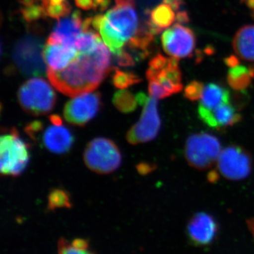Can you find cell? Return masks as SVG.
Instances as JSON below:
<instances>
[{
  "mask_svg": "<svg viewBox=\"0 0 254 254\" xmlns=\"http://www.w3.org/2000/svg\"><path fill=\"white\" fill-rule=\"evenodd\" d=\"M110 64V52L102 42L91 53L78 51L76 58L64 69L47 68V76L60 93L75 97L95 91L111 71Z\"/></svg>",
  "mask_w": 254,
  "mask_h": 254,
  "instance_id": "cell-1",
  "label": "cell"
},
{
  "mask_svg": "<svg viewBox=\"0 0 254 254\" xmlns=\"http://www.w3.org/2000/svg\"><path fill=\"white\" fill-rule=\"evenodd\" d=\"M138 24L135 6H115L105 15L100 33L105 44L116 55L123 49L125 43L136 35L139 29Z\"/></svg>",
  "mask_w": 254,
  "mask_h": 254,
  "instance_id": "cell-2",
  "label": "cell"
},
{
  "mask_svg": "<svg viewBox=\"0 0 254 254\" xmlns=\"http://www.w3.org/2000/svg\"><path fill=\"white\" fill-rule=\"evenodd\" d=\"M56 93L46 80L31 78L23 83L18 91L22 109L33 116L50 113L56 103Z\"/></svg>",
  "mask_w": 254,
  "mask_h": 254,
  "instance_id": "cell-3",
  "label": "cell"
},
{
  "mask_svg": "<svg viewBox=\"0 0 254 254\" xmlns=\"http://www.w3.org/2000/svg\"><path fill=\"white\" fill-rule=\"evenodd\" d=\"M29 145L20 138L17 130L11 128L0 138V170L5 176L17 177L29 161Z\"/></svg>",
  "mask_w": 254,
  "mask_h": 254,
  "instance_id": "cell-4",
  "label": "cell"
},
{
  "mask_svg": "<svg viewBox=\"0 0 254 254\" xmlns=\"http://www.w3.org/2000/svg\"><path fill=\"white\" fill-rule=\"evenodd\" d=\"M85 164L90 170L100 175L115 171L120 166L122 155L117 145L106 138H97L87 145Z\"/></svg>",
  "mask_w": 254,
  "mask_h": 254,
  "instance_id": "cell-5",
  "label": "cell"
},
{
  "mask_svg": "<svg viewBox=\"0 0 254 254\" xmlns=\"http://www.w3.org/2000/svg\"><path fill=\"white\" fill-rule=\"evenodd\" d=\"M220 153V141L210 133H195L187 139L185 156L193 168L200 170L211 168L215 162H218Z\"/></svg>",
  "mask_w": 254,
  "mask_h": 254,
  "instance_id": "cell-6",
  "label": "cell"
},
{
  "mask_svg": "<svg viewBox=\"0 0 254 254\" xmlns=\"http://www.w3.org/2000/svg\"><path fill=\"white\" fill-rule=\"evenodd\" d=\"M43 52V44L39 38L26 36L16 43L13 57L18 67L25 74L44 76L47 69Z\"/></svg>",
  "mask_w": 254,
  "mask_h": 254,
  "instance_id": "cell-7",
  "label": "cell"
},
{
  "mask_svg": "<svg viewBox=\"0 0 254 254\" xmlns=\"http://www.w3.org/2000/svg\"><path fill=\"white\" fill-rule=\"evenodd\" d=\"M141 118L127 133V140L132 145L153 141L158 136L161 120L158 110V99L148 98L143 105Z\"/></svg>",
  "mask_w": 254,
  "mask_h": 254,
  "instance_id": "cell-8",
  "label": "cell"
},
{
  "mask_svg": "<svg viewBox=\"0 0 254 254\" xmlns=\"http://www.w3.org/2000/svg\"><path fill=\"white\" fill-rule=\"evenodd\" d=\"M219 171L230 180H242L250 175L252 160L250 153L238 145L222 150L218 160Z\"/></svg>",
  "mask_w": 254,
  "mask_h": 254,
  "instance_id": "cell-9",
  "label": "cell"
},
{
  "mask_svg": "<svg viewBox=\"0 0 254 254\" xmlns=\"http://www.w3.org/2000/svg\"><path fill=\"white\" fill-rule=\"evenodd\" d=\"M101 105V95L99 92L77 95L65 105L64 117L71 125L84 126L96 116Z\"/></svg>",
  "mask_w": 254,
  "mask_h": 254,
  "instance_id": "cell-10",
  "label": "cell"
},
{
  "mask_svg": "<svg viewBox=\"0 0 254 254\" xmlns=\"http://www.w3.org/2000/svg\"><path fill=\"white\" fill-rule=\"evenodd\" d=\"M161 41L167 54L180 59L190 57L195 46L194 33L180 23H176L164 32Z\"/></svg>",
  "mask_w": 254,
  "mask_h": 254,
  "instance_id": "cell-11",
  "label": "cell"
},
{
  "mask_svg": "<svg viewBox=\"0 0 254 254\" xmlns=\"http://www.w3.org/2000/svg\"><path fill=\"white\" fill-rule=\"evenodd\" d=\"M187 235L196 247L213 243L218 232V224L213 216L205 212L195 213L187 225Z\"/></svg>",
  "mask_w": 254,
  "mask_h": 254,
  "instance_id": "cell-12",
  "label": "cell"
},
{
  "mask_svg": "<svg viewBox=\"0 0 254 254\" xmlns=\"http://www.w3.org/2000/svg\"><path fill=\"white\" fill-rule=\"evenodd\" d=\"M198 113L200 120L205 125L217 129L233 126L242 120L241 115L236 113V109L230 103L220 105L213 110H207L199 106Z\"/></svg>",
  "mask_w": 254,
  "mask_h": 254,
  "instance_id": "cell-13",
  "label": "cell"
},
{
  "mask_svg": "<svg viewBox=\"0 0 254 254\" xmlns=\"http://www.w3.org/2000/svg\"><path fill=\"white\" fill-rule=\"evenodd\" d=\"M77 54L78 50L74 47L49 43H47L43 52V58L48 65V68L55 71L66 68Z\"/></svg>",
  "mask_w": 254,
  "mask_h": 254,
  "instance_id": "cell-14",
  "label": "cell"
},
{
  "mask_svg": "<svg viewBox=\"0 0 254 254\" xmlns=\"http://www.w3.org/2000/svg\"><path fill=\"white\" fill-rule=\"evenodd\" d=\"M73 138L66 127L63 125L48 127L43 136V143L50 151L53 153H66L73 144Z\"/></svg>",
  "mask_w": 254,
  "mask_h": 254,
  "instance_id": "cell-15",
  "label": "cell"
},
{
  "mask_svg": "<svg viewBox=\"0 0 254 254\" xmlns=\"http://www.w3.org/2000/svg\"><path fill=\"white\" fill-rule=\"evenodd\" d=\"M235 53L246 61L254 62V26L247 25L241 28L233 40Z\"/></svg>",
  "mask_w": 254,
  "mask_h": 254,
  "instance_id": "cell-16",
  "label": "cell"
},
{
  "mask_svg": "<svg viewBox=\"0 0 254 254\" xmlns=\"http://www.w3.org/2000/svg\"><path fill=\"white\" fill-rule=\"evenodd\" d=\"M230 92L216 83H208L203 90L199 106L213 110L220 105L230 103Z\"/></svg>",
  "mask_w": 254,
  "mask_h": 254,
  "instance_id": "cell-17",
  "label": "cell"
},
{
  "mask_svg": "<svg viewBox=\"0 0 254 254\" xmlns=\"http://www.w3.org/2000/svg\"><path fill=\"white\" fill-rule=\"evenodd\" d=\"M253 76L251 74L250 68L242 65L230 68L227 74V83L232 89L237 91H245L251 83Z\"/></svg>",
  "mask_w": 254,
  "mask_h": 254,
  "instance_id": "cell-18",
  "label": "cell"
},
{
  "mask_svg": "<svg viewBox=\"0 0 254 254\" xmlns=\"http://www.w3.org/2000/svg\"><path fill=\"white\" fill-rule=\"evenodd\" d=\"M174 10L168 4H160L155 6L150 13V19L161 29L170 28L176 21Z\"/></svg>",
  "mask_w": 254,
  "mask_h": 254,
  "instance_id": "cell-19",
  "label": "cell"
},
{
  "mask_svg": "<svg viewBox=\"0 0 254 254\" xmlns=\"http://www.w3.org/2000/svg\"><path fill=\"white\" fill-rule=\"evenodd\" d=\"M102 43L100 35L95 31L81 32L76 36L74 47L78 51L89 53L96 49L97 47Z\"/></svg>",
  "mask_w": 254,
  "mask_h": 254,
  "instance_id": "cell-20",
  "label": "cell"
},
{
  "mask_svg": "<svg viewBox=\"0 0 254 254\" xmlns=\"http://www.w3.org/2000/svg\"><path fill=\"white\" fill-rule=\"evenodd\" d=\"M113 105L123 113H130L136 109L137 102L135 95L127 90L122 89L114 95Z\"/></svg>",
  "mask_w": 254,
  "mask_h": 254,
  "instance_id": "cell-21",
  "label": "cell"
},
{
  "mask_svg": "<svg viewBox=\"0 0 254 254\" xmlns=\"http://www.w3.org/2000/svg\"><path fill=\"white\" fill-rule=\"evenodd\" d=\"M112 81L114 86L120 89H125L142 81L139 76L131 72H125L119 68H112Z\"/></svg>",
  "mask_w": 254,
  "mask_h": 254,
  "instance_id": "cell-22",
  "label": "cell"
},
{
  "mask_svg": "<svg viewBox=\"0 0 254 254\" xmlns=\"http://www.w3.org/2000/svg\"><path fill=\"white\" fill-rule=\"evenodd\" d=\"M69 195L67 192L62 190H54L48 195V209L54 210L57 208H71Z\"/></svg>",
  "mask_w": 254,
  "mask_h": 254,
  "instance_id": "cell-23",
  "label": "cell"
},
{
  "mask_svg": "<svg viewBox=\"0 0 254 254\" xmlns=\"http://www.w3.org/2000/svg\"><path fill=\"white\" fill-rule=\"evenodd\" d=\"M42 5L46 9L47 16L59 19L61 17H66L71 13V6L67 1H64L60 4H50L48 0H43Z\"/></svg>",
  "mask_w": 254,
  "mask_h": 254,
  "instance_id": "cell-24",
  "label": "cell"
},
{
  "mask_svg": "<svg viewBox=\"0 0 254 254\" xmlns=\"http://www.w3.org/2000/svg\"><path fill=\"white\" fill-rule=\"evenodd\" d=\"M23 18L28 23H33L47 16L46 9L43 5L33 4L23 6L20 9Z\"/></svg>",
  "mask_w": 254,
  "mask_h": 254,
  "instance_id": "cell-25",
  "label": "cell"
},
{
  "mask_svg": "<svg viewBox=\"0 0 254 254\" xmlns=\"http://www.w3.org/2000/svg\"><path fill=\"white\" fill-rule=\"evenodd\" d=\"M204 86L203 83L198 81L190 82L185 89V97L190 101H197L201 98Z\"/></svg>",
  "mask_w": 254,
  "mask_h": 254,
  "instance_id": "cell-26",
  "label": "cell"
},
{
  "mask_svg": "<svg viewBox=\"0 0 254 254\" xmlns=\"http://www.w3.org/2000/svg\"><path fill=\"white\" fill-rule=\"evenodd\" d=\"M148 92L150 96L157 99H164L171 96L173 93H170L157 80H150L148 85Z\"/></svg>",
  "mask_w": 254,
  "mask_h": 254,
  "instance_id": "cell-27",
  "label": "cell"
},
{
  "mask_svg": "<svg viewBox=\"0 0 254 254\" xmlns=\"http://www.w3.org/2000/svg\"><path fill=\"white\" fill-rule=\"evenodd\" d=\"M161 71L165 75V77L173 82L174 84L183 88V85L182 83V73L179 67H166L161 70Z\"/></svg>",
  "mask_w": 254,
  "mask_h": 254,
  "instance_id": "cell-28",
  "label": "cell"
},
{
  "mask_svg": "<svg viewBox=\"0 0 254 254\" xmlns=\"http://www.w3.org/2000/svg\"><path fill=\"white\" fill-rule=\"evenodd\" d=\"M115 60L116 63L120 66H134L135 61L129 53H127L123 49L119 52L118 54L115 55Z\"/></svg>",
  "mask_w": 254,
  "mask_h": 254,
  "instance_id": "cell-29",
  "label": "cell"
},
{
  "mask_svg": "<svg viewBox=\"0 0 254 254\" xmlns=\"http://www.w3.org/2000/svg\"><path fill=\"white\" fill-rule=\"evenodd\" d=\"M168 60L169 58H166L163 55L158 53L150 60L149 66L158 71H161L168 66Z\"/></svg>",
  "mask_w": 254,
  "mask_h": 254,
  "instance_id": "cell-30",
  "label": "cell"
},
{
  "mask_svg": "<svg viewBox=\"0 0 254 254\" xmlns=\"http://www.w3.org/2000/svg\"><path fill=\"white\" fill-rule=\"evenodd\" d=\"M58 252L62 254H81L80 251L76 250L72 245H69L67 241L64 238L60 239L59 242H58Z\"/></svg>",
  "mask_w": 254,
  "mask_h": 254,
  "instance_id": "cell-31",
  "label": "cell"
},
{
  "mask_svg": "<svg viewBox=\"0 0 254 254\" xmlns=\"http://www.w3.org/2000/svg\"><path fill=\"white\" fill-rule=\"evenodd\" d=\"M43 129V123L41 121H33L25 127L24 131L32 139H36L37 133Z\"/></svg>",
  "mask_w": 254,
  "mask_h": 254,
  "instance_id": "cell-32",
  "label": "cell"
},
{
  "mask_svg": "<svg viewBox=\"0 0 254 254\" xmlns=\"http://www.w3.org/2000/svg\"><path fill=\"white\" fill-rule=\"evenodd\" d=\"M71 245H72L74 248H76V250L80 251L81 254H93V252H91V251H88V241L83 240V239H76V240L73 241Z\"/></svg>",
  "mask_w": 254,
  "mask_h": 254,
  "instance_id": "cell-33",
  "label": "cell"
},
{
  "mask_svg": "<svg viewBox=\"0 0 254 254\" xmlns=\"http://www.w3.org/2000/svg\"><path fill=\"white\" fill-rule=\"evenodd\" d=\"M155 168L156 167L152 165V164L141 163L137 165L136 170L140 175H145L151 173L152 171L155 170Z\"/></svg>",
  "mask_w": 254,
  "mask_h": 254,
  "instance_id": "cell-34",
  "label": "cell"
},
{
  "mask_svg": "<svg viewBox=\"0 0 254 254\" xmlns=\"http://www.w3.org/2000/svg\"><path fill=\"white\" fill-rule=\"evenodd\" d=\"M111 0H93V9L94 11H104L108 9Z\"/></svg>",
  "mask_w": 254,
  "mask_h": 254,
  "instance_id": "cell-35",
  "label": "cell"
},
{
  "mask_svg": "<svg viewBox=\"0 0 254 254\" xmlns=\"http://www.w3.org/2000/svg\"><path fill=\"white\" fill-rule=\"evenodd\" d=\"M104 19L105 15L103 14L96 15V16L93 18L92 26H93L95 31L100 32V28H101L102 26H103V23L104 22Z\"/></svg>",
  "mask_w": 254,
  "mask_h": 254,
  "instance_id": "cell-36",
  "label": "cell"
},
{
  "mask_svg": "<svg viewBox=\"0 0 254 254\" xmlns=\"http://www.w3.org/2000/svg\"><path fill=\"white\" fill-rule=\"evenodd\" d=\"M176 21L180 24H186L190 23V17L187 11H177L176 15Z\"/></svg>",
  "mask_w": 254,
  "mask_h": 254,
  "instance_id": "cell-37",
  "label": "cell"
},
{
  "mask_svg": "<svg viewBox=\"0 0 254 254\" xmlns=\"http://www.w3.org/2000/svg\"><path fill=\"white\" fill-rule=\"evenodd\" d=\"M74 1L80 9L89 10L93 8V0H74Z\"/></svg>",
  "mask_w": 254,
  "mask_h": 254,
  "instance_id": "cell-38",
  "label": "cell"
},
{
  "mask_svg": "<svg viewBox=\"0 0 254 254\" xmlns=\"http://www.w3.org/2000/svg\"><path fill=\"white\" fill-rule=\"evenodd\" d=\"M224 63L226 64V66L230 68L238 66L240 63L239 58L237 56H235V55H230V56L227 57L224 60Z\"/></svg>",
  "mask_w": 254,
  "mask_h": 254,
  "instance_id": "cell-39",
  "label": "cell"
},
{
  "mask_svg": "<svg viewBox=\"0 0 254 254\" xmlns=\"http://www.w3.org/2000/svg\"><path fill=\"white\" fill-rule=\"evenodd\" d=\"M163 3L168 4L173 8L174 11H179L183 2L181 0H163Z\"/></svg>",
  "mask_w": 254,
  "mask_h": 254,
  "instance_id": "cell-40",
  "label": "cell"
},
{
  "mask_svg": "<svg viewBox=\"0 0 254 254\" xmlns=\"http://www.w3.org/2000/svg\"><path fill=\"white\" fill-rule=\"evenodd\" d=\"M92 21H93V18L91 17L86 18L84 21H83L81 24L82 32L91 31V26L92 25Z\"/></svg>",
  "mask_w": 254,
  "mask_h": 254,
  "instance_id": "cell-41",
  "label": "cell"
},
{
  "mask_svg": "<svg viewBox=\"0 0 254 254\" xmlns=\"http://www.w3.org/2000/svg\"><path fill=\"white\" fill-rule=\"evenodd\" d=\"M116 6H136V0H115Z\"/></svg>",
  "mask_w": 254,
  "mask_h": 254,
  "instance_id": "cell-42",
  "label": "cell"
},
{
  "mask_svg": "<svg viewBox=\"0 0 254 254\" xmlns=\"http://www.w3.org/2000/svg\"><path fill=\"white\" fill-rule=\"evenodd\" d=\"M50 121L53 125H63V120L60 118L59 115H52L49 117Z\"/></svg>",
  "mask_w": 254,
  "mask_h": 254,
  "instance_id": "cell-43",
  "label": "cell"
},
{
  "mask_svg": "<svg viewBox=\"0 0 254 254\" xmlns=\"http://www.w3.org/2000/svg\"><path fill=\"white\" fill-rule=\"evenodd\" d=\"M137 102L140 105H144L148 100V98L144 93H138L136 95Z\"/></svg>",
  "mask_w": 254,
  "mask_h": 254,
  "instance_id": "cell-44",
  "label": "cell"
},
{
  "mask_svg": "<svg viewBox=\"0 0 254 254\" xmlns=\"http://www.w3.org/2000/svg\"><path fill=\"white\" fill-rule=\"evenodd\" d=\"M219 179L218 174L217 172L212 171L209 173L208 175V180L210 182H215L218 181Z\"/></svg>",
  "mask_w": 254,
  "mask_h": 254,
  "instance_id": "cell-45",
  "label": "cell"
},
{
  "mask_svg": "<svg viewBox=\"0 0 254 254\" xmlns=\"http://www.w3.org/2000/svg\"><path fill=\"white\" fill-rule=\"evenodd\" d=\"M247 225H248L249 229H250L254 240V217L247 220Z\"/></svg>",
  "mask_w": 254,
  "mask_h": 254,
  "instance_id": "cell-46",
  "label": "cell"
},
{
  "mask_svg": "<svg viewBox=\"0 0 254 254\" xmlns=\"http://www.w3.org/2000/svg\"><path fill=\"white\" fill-rule=\"evenodd\" d=\"M18 1L23 6H28L34 4L36 0H18Z\"/></svg>",
  "mask_w": 254,
  "mask_h": 254,
  "instance_id": "cell-47",
  "label": "cell"
},
{
  "mask_svg": "<svg viewBox=\"0 0 254 254\" xmlns=\"http://www.w3.org/2000/svg\"><path fill=\"white\" fill-rule=\"evenodd\" d=\"M246 3L250 9H254V0H246Z\"/></svg>",
  "mask_w": 254,
  "mask_h": 254,
  "instance_id": "cell-48",
  "label": "cell"
},
{
  "mask_svg": "<svg viewBox=\"0 0 254 254\" xmlns=\"http://www.w3.org/2000/svg\"><path fill=\"white\" fill-rule=\"evenodd\" d=\"M50 1V4H60L65 1V0H48Z\"/></svg>",
  "mask_w": 254,
  "mask_h": 254,
  "instance_id": "cell-49",
  "label": "cell"
},
{
  "mask_svg": "<svg viewBox=\"0 0 254 254\" xmlns=\"http://www.w3.org/2000/svg\"><path fill=\"white\" fill-rule=\"evenodd\" d=\"M242 1H246V0H241Z\"/></svg>",
  "mask_w": 254,
  "mask_h": 254,
  "instance_id": "cell-50",
  "label": "cell"
},
{
  "mask_svg": "<svg viewBox=\"0 0 254 254\" xmlns=\"http://www.w3.org/2000/svg\"><path fill=\"white\" fill-rule=\"evenodd\" d=\"M41 1H43V0H41Z\"/></svg>",
  "mask_w": 254,
  "mask_h": 254,
  "instance_id": "cell-51",
  "label": "cell"
},
{
  "mask_svg": "<svg viewBox=\"0 0 254 254\" xmlns=\"http://www.w3.org/2000/svg\"><path fill=\"white\" fill-rule=\"evenodd\" d=\"M181 1H182V0H181Z\"/></svg>",
  "mask_w": 254,
  "mask_h": 254,
  "instance_id": "cell-52",
  "label": "cell"
},
{
  "mask_svg": "<svg viewBox=\"0 0 254 254\" xmlns=\"http://www.w3.org/2000/svg\"></svg>",
  "mask_w": 254,
  "mask_h": 254,
  "instance_id": "cell-53",
  "label": "cell"
}]
</instances>
